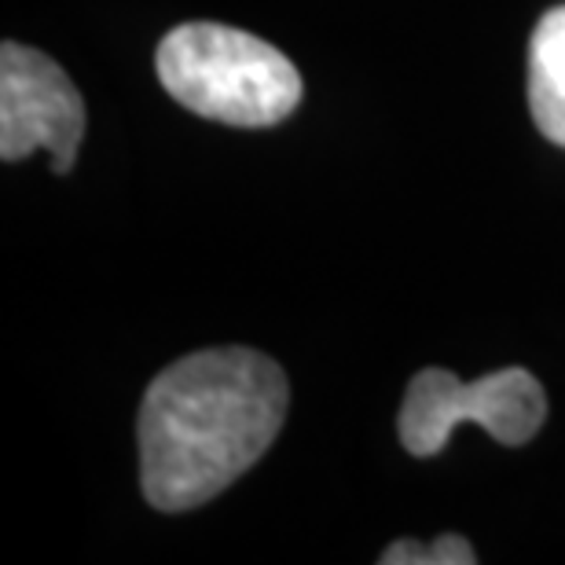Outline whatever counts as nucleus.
<instances>
[{
    "label": "nucleus",
    "mask_w": 565,
    "mask_h": 565,
    "mask_svg": "<svg viewBox=\"0 0 565 565\" xmlns=\"http://www.w3.org/2000/svg\"><path fill=\"white\" fill-rule=\"evenodd\" d=\"M287 375L254 349L169 364L140 404V484L158 511H191L243 478L287 419Z\"/></svg>",
    "instance_id": "1"
},
{
    "label": "nucleus",
    "mask_w": 565,
    "mask_h": 565,
    "mask_svg": "<svg viewBox=\"0 0 565 565\" xmlns=\"http://www.w3.org/2000/svg\"><path fill=\"white\" fill-rule=\"evenodd\" d=\"M158 82L177 104L210 121L265 129L290 118L301 74L276 44L221 22H180L154 52Z\"/></svg>",
    "instance_id": "2"
},
{
    "label": "nucleus",
    "mask_w": 565,
    "mask_h": 565,
    "mask_svg": "<svg viewBox=\"0 0 565 565\" xmlns=\"http://www.w3.org/2000/svg\"><path fill=\"white\" fill-rule=\"evenodd\" d=\"M459 423H478L500 445H525L547 423L544 386L525 367L492 371L478 382H459L445 367H426L412 379L401 408V445L429 459L448 445Z\"/></svg>",
    "instance_id": "3"
},
{
    "label": "nucleus",
    "mask_w": 565,
    "mask_h": 565,
    "mask_svg": "<svg viewBox=\"0 0 565 565\" xmlns=\"http://www.w3.org/2000/svg\"><path fill=\"white\" fill-rule=\"evenodd\" d=\"M85 137V104L55 60L4 41L0 49V158L49 151L55 173H71Z\"/></svg>",
    "instance_id": "4"
},
{
    "label": "nucleus",
    "mask_w": 565,
    "mask_h": 565,
    "mask_svg": "<svg viewBox=\"0 0 565 565\" xmlns=\"http://www.w3.org/2000/svg\"><path fill=\"white\" fill-rule=\"evenodd\" d=\"M529 107L536 129L565 147V4L551 8L529 41Z\"/></svg>",
    "instance_id": "5"
},
{
    "label": "nucleus",
    "mask_w": 565,
    "mask_h": 565,
    "mask_svg": "<svg viewBox=\"0 0 565 565\" xmlns=\"http://www.w3.org/2000/svg\"><path fill=\"white\" fill-rule=\"evenodd\" d=\"M382 565H473L478 555L462 536H437L434 544H415V540H401L386 555L379 558Z\"/></svg>",
    "instance_id": "6"
}]
</instances>
